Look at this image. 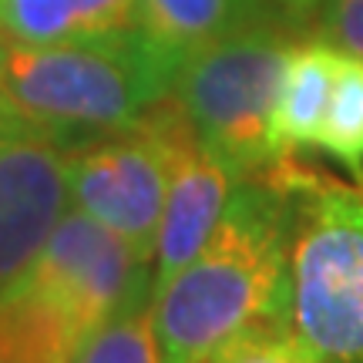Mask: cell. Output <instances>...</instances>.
<instances>
[{"mask_svg": "<svg viewBox=\"0 0 363 363\" xmlns=\"http://www.w3.org/2000/svg\"><path fill=\"white\" fill-rule=\"evenodd\" d=\"M289 195V333L313 363H363V185L272 169Z\"/></svg>", "mask_w": 363, "mask_h": 363, "instance_id": "3", "label": "cell"}, {"mask_svg": "<svg viewBox=\"0 0 363 363\" xmlns=\"http://www.w3.org/2000/svg\"><path fill=\"white\" fill-rule=\"evenodd\" d=\"M299 40L289 27L266 21L216 40L179 67L172 98L199 148L233 169L235 179L269 175L283 165L272 148V115Z\"/></svg>", "mask_w": 363, "mask_h": 363, "instance_id": "4", "label": "cell"}, {"mask_svg": "<svg viewBox=\"0 0 363 363\" xmlns=\"http://www.w3.org/2000/svg\"><path fill=\"white\" fill-rule=\"evenodd\" d=\"M337 65L340 51L310 38H303L289 51L276 115H272V148L283 162H289L299 148L316 145L320 138L330 94H333Z\"/></svg>", "mask_w": 363, "mask_h": 363, "instance_id": "10", "label": "cell"}, {"mask_svg": "<svg viewBox=\"0 0 363 363\" xmlns=\"http://www.w3.org/2000/svg\"><path fill=\"white\" fill-rule=\"evenodd\" d=\"M71 145L0 108V296L34 269L67 212Z\"/></svg>", "mask_w": 363, "mask_h": 363, "instance_id": "7", "label": "cell"}, {"mask_svg": "<svg viewBox=\"0 0 363 363\" xmlns=\"http://www.w3.org/2000/svg\"><path fill=\"white\" fill-rule=\"evenodd\" d=\"M306 38L363 61V0H323Z\"/></svg>", "mask_w": 363, "mask_h": 363, "instance_id": "16", "label": "cell"}, {"mask_svg": "<svg viewBox=\"0 0 363 363\" xmlns=\"http://www.w3.org/2000/svg\"><path fill=\"white\" fill-rule=\"evenodd\" d=\"M235 182L239 179L233 175V169H225L219 158L202 152L195 138L179 152L155 239L152 296L165 289L206 249L208 235L216 233L222 212L229 206Z\"/></svg>", "mask_w": 363, "mask_h": 363, "instance_id": "8", "label": "cell"}, {"mask_svg": "<svg viewBox=\"0 0 363 363\" xmlns=\"http://www.w3.org/2000/svg\"><path fill=\"white\" fill-rule=\"evenodd\" d=\"M71 363H165L155 337L152 299L135 303L125 313L111 316L104 326H98L78 347Z\"/></svg>", "mask_w": 363, "mask_h": 363, "instance_id": "14", "label": "cell"}, {"mask_svg": "<svg viewBox=\"0 0 363 363\" xmlns=\"http://www.w3.org/2000/svg\"><path fill=\"white\" fill-rule=\"evenodd\" d=\"M266 21H276L266 0H138L135 17V24L179 65L216 40Z\"/></svg>", "mask_w": 363, "mask_h": 363, "instance_id": "9", "label": "cell"}, {"mask_svg": "<svg viewBox=\"0 0 363 363\" xmlns=\"http://www.w3.org/2000/svg\"><path fill=\"white\" fill-rule=\"evenodd\" d=\"M138 0H4L0 34L21 44H61L131 27Z\"/></svg>", "mask_w": 363, "mask_h": 363, "instance_id": "11", "label": "cell"}, {"mask_svg": "<svg viewBox=\"0 0 363 363\" xmlns=\"http://www.w3.org/2000/svg\"><path fill=\"white\" fill-rule=\"evenodd\" d=\"M320 4L323 0H266L272 17L289 27L293 34H299V38L310 34V24H313V17H316V11H320Z\"/></svg>", "mask_w": 363, "mask_h": 363, "instance_id": "17", "label": "cell"}, {"mask_svg": "<svg viewBox=\"0 0 363 363\" xmlns=\"http://www.w3.org/2000/svg\"><path fill=\"white\" fill-rule=\"evenodd\" d=\"M179 61L138 24L61 44L0 40V108L78 145L165 101Z\"/></svg>", "mask_w": 363, "mask_h": 363, "instance_id": "2", "label": "cell"}, {"mask_svg": "<svg viewBox=\"0 0 363 363\" xmlns=\"http://www.w3.org/2000/svg\"><path fill=\"white\" fill-rule=\"evenodd\" d=\"M81 337L65 313L27 283L0 296V363H71Z\"/></svg>", "mask_w": 363, "mask_h": 363, "instance_id": "12", "label": "cell"}, {"mask_svg": "<svg viewBox=\"0 0 363 363\" xmlns=\"http://www.w3.org/2000/svg\"><path fill=\"white\" fill-rule=\"evenodd\" d=\"M195 135L175 98L158 101L128 128L94 135L67 152V189L78 208L115 229L155 266V239L175 158Z\"/></svg>", "mask_w": 363, "mask_h": 363, "instance_id": "5", "label": "cell"}, {"mask_svg": "<svg viewBox=\"0 0 363 363\" xmlns=\"http://www.w3.org/2000/svg\"><path fill=\"white\" fill-rule=\"evenodd\" d=\"M0 11H4V0H0Z\"/></svg>", "mask_w": 363, "mask_h": 363, "instance_id": "18", "label": "cell"}, {"mask_svg": "<svg viewBox=\"0 0 363 363\" xmlns=\"http://www.w3.org/2000/svg\"><path fill=\"white\" fill-rule=\"evenodd\" d=\"M208 363H313L289 326H256L229 340Z\"/></svg>", "mask_w": 363, "mask_h": 363, "instance_id": "15", "label": "cell"}, {"mask_svg": "<svg viewBox=\"0 0 363 363\" xmlns=\"http://www.w3.org/2000/svg\"><path fill=\"white\" fill-rule=\"evenodd\" d=\"M316 148L340 162L363 185V61L340 54L333 94Z\"/></svg>", "mask_w": 363, "mask_h": 363, "instance_id": "13", "label": "cell"}, {"mask_svg": "<svg viewBox=\"0 0 363 363\" xmlns=\"http://www.w3.org/2000/svg\"><path fill=\"white\" fill-rule=\"evenodd\" d=\"M21 283L65 313L81 343L111 316L152 299V262L81 208L65 212Z\"/></svg>", "mask_w": 363, "mask_h": 363, "instance_id": "6", "label": "cell"}, {"mask_svg": "<svg viewBox=\"0 0 363 363\" xmlns=\"http://www.w3.org/2000/svg\"><path fill=\"white\" fill-rule=\"evenodd\" d=\"M165 363H208L246 330L289 326V195L276 175L235 182L206 249L152 296Z\"/></svg>", "mask_w": 363, "mask_h": 363, "instance_id": "1", "label": "cell"}]
</instances>
